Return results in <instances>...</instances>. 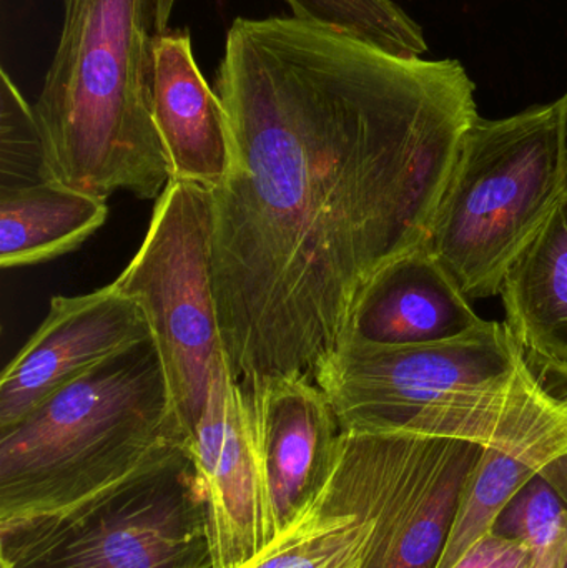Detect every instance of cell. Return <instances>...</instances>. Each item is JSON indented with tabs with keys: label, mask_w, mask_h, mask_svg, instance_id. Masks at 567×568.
I'll return each mask as SVG.
<instances>
[{
	"label": "cell",
	"mask_w": 567,
	"mask_h": 568,
	"mask_svg": "<svg viewBox=\"0 0 567 568\" xmlns=\"http://www.w3.org/2000/svg\"><path fill=\"white\" fill-rule=\"evenodd\" d=\"M215 92L213 287L239 383L313 379L369 282L425 243L478 116L458 60L402 59L298 17L235 19Z\"/></svg>",
	"instance_id": "1"
},
{
	"label": "cell",
	"mask_w": 567,
	"mask_h": 568,
	"mask_svg": "<svg viewBox=\"0 0 567 568\" xmlns=\"http://www.w3.org/2000/svg\"><path fill=\"white\" fill-rule=\"evenodd\" d=\"M173 0H62L55 55L33 105L45 180L107 200H159L172 166L153 116V40Z\"/></svg>",
	"instance_id": "2"
},
{
	"label": "cell",
	"mask_w": 567,
	"mask_h": 568,
	"mask_svg": "<svg viewBox=\"0 0 567 568\" xmlns=\"http://www.w3.org/2000/svg\"><path fill=\"white\" fill-rule=\"evenodd\" d=\"M179 444L189 436L149 337L0 429V526L59 513Z\"/></svg>",
	"instance_id": "3"
},
{
	"label": "cell",
	"mask_w": 567,
	"mask_h": 568,
	"mask_svg": "<svg viewBox=\"0 0 567 568\" xmlns=\"http://www.w3.org/2000/svg\"><path fill=\"white\" fill-rule=\"evenodd\" d=\"M555 364L526 351L506 324L443 343H343L313 374L342 430L413 433L489 447L535 409Z\"/></svg>",
	"instance_id": "4"
},
{
	"label": "cell",
	"mask_w": 567,
	"mask_h": 568,
	"mask_svg": "<svg viewBox=\"0 0 567 568\" xmlns=\"http://www.w3.org/2000/svg\"><path fill=\"white\" fill-rule=\"evenodd\" d=\"M566 192L563 99L508 119L478 115L459 143L426 250L469 301L496 296Z\"/></svg>",
	"instance_id": "5"
},
{
	"label": "cell",
	"mask_w": 567,
	"mask_h": 568,
	"mask_svg": "<svg viewBox=\"0 0 567 568\" xmlns=\"http://www.w3.org/2000/svg\"><path fill=\"white\" fill-rule=\"evenodd\" d=\"M2 568H213L209 510L186 444L166 447L113 486L0 526Z\"/></svg>",
	"instance_id": "6"
},
{
	"label": "cell",
	"mask_w": 567,
	"mask_h": 568,
	"mask_svg": "<svg viewBox=\"0 0 567 568\" xmlns=\"http://www.w3.org/2000/svg\"><path fill=\"white\" fill-rule=\"evenodd\" d=\"M209 190L172 180L156 200L136 255L113 282L142 310L186 436L202 419L223 354L213 287Z\"/></svg>",
	"instance_id": "7"
},
{
	"label": "cell",
	"mask_w": 567,
	"mask_h": 568,
	"mask_svg": "<svg viewBox=\"0 0 567 568\" xmlns=\"http://www.w3.org/2000/svg\"><path fill=\"white\" fill-rule=\"evenodd\" d=\"M483 449L448 437L342 430L328 489L340 509L375 520L363 568H436Z\"/></svg>",
	"instance_id": "8"
},
{
	"label": "cell",
	"mask_w": 567,
	"mask_h": 568,
	"mask_svg": "<svg viewBox=\"0 0 567 568\" xmlns=\"http://www.w3.org/2000/svg\"><path fill=\"white\" fill-rule=\"evenodd\" d=\"M189 450L205 489L213 568L243 566L282 529L265 457L225 353L213 367Z\"/></svg>",
	"instance_id": "9"
},
{
	"label": "cell",
	"mask_w": 567,
	"mask_h": 568,
	"mask_svg": "<svg viewBox=\"0 0 567 568\" xmlns=\"http://www.w3.org/2000/svg\"><path fill=\"white\" fill-rule=\"evenodd\" d=\"M149 337L142 310L113 283L80 296H53L45 320L2 371L0 429L90 367Z\"/></svg>",
	"instance_id": "10"
},
{
	"label": "cell",
	"mask_w": 567,
	"mask_h": 568,
	"mask_svg": "<svg viewBox=\"0 0 567 568\" xmlns=\"http://www.w3.org/2000/svg\"><path fill=\"white\" fill-rule=\"evenodd\" d=\"M239 384L265 457L280 529H285L328 483L342 429L312 377L266 376Z\"/></svg>",
	"instance_id": "11"
},
{
	"label": "cell",
	"mask_w": 567,
	"mask_h": 568,
	"mask_svg": "<svg viewBox=\"0 0 567 568\" xmlns=\"http://www.w3.org/2000/svg\"><path fill=\"white\" fill-rule=\"evenodd\" d=\"M160 27L153 40L152 102L172 180L215 190L232 169L225 109L193 57L189 29Z\"/></svg>",
	"instance_id": "12"
},
{
	"label": "cell",
	"mask_w": 567,
	"mask_h": 568,
	"mask_svg": "<svg viewBox=\"0 0 567 568\" xmlns=\"http://www.w3.org/2000/svg\"><path fill=\"white\" fill-rule=\"evenodd\" d=\"M485 323L423 243L369 282L343 343L422 346L458 339Z\"/></svg>",
	"instance_id": "13"
},
{
	"label": "cell",
	"mask_w": 567,
	"mask_h": 568,
	"mask_svg": "<svg viewBox=\"0 0 567 568\" xmlns=\"http://www.w3.org/2000/svg\"><path fill=\"white\" fill-rule=\"evenodd\" d=\"M566 449L567 369L518 430L483 449L436 568L455 567L479 539L493 532L519 490Z\"/></svg>",
	"instance_id": "14"
},
{
	"label": "cell",
	"mask_w": 567,
	"mask_h": 568,
	"mask_svg": "<svg viewBox=\"0 0 567 568\" xmlns=\"http://www.w3.org/2000/svg\"><path fill=\"white\" fill-rule=\"evenodd\" d=\"M499 294L513 337L567 369V192L513 260Z\"/></svg>",
	"instance_id": "15"
},
{
	"label": "cell",
	"mask_w": 567,
	"mask_h": 568,
	"mask_svg": "<svg viewBox=\"0 0 567 568\" xmlns=\"http://www.w3.org/2000/svg\"><path fill=\"white\" fill-rule=\"evenodd\" d=\"M107 216V200L49 180L0 190V266L37 265L73 252Z\"/></svg>",
	"instance_id": "16"
},
{
	"label": "cell",
	"mask_w": 567,
	"mask_h": 568,
	"mask_svg": "<svg viewBox=\"0 0 567 568\" xmlns=\"http://www.w3.org/2000/svg\"><path fill=\"white\" fill-rule=\"evenodd\" d=\"M375 520L336 506L328 483L259 556L236 568H363Z\"/></svg>",
	"instance_id": "17"
},
{
	"label": "cell",
	"mask_w": 567,
	"mask_h": 568,
	"mask_svg": "<svg viewBox=\"0 0 567 568\" xmlns=\"http://www.w3.org/2000/svg\"><path fill=\"white\" fill-rule=\"evenodd\" d=\"M293 17L320 23L389 55L423 59L428 52L422 26L393 0H285Z\"/></svg>",
	"instance_id": "18"
},
{
	"label": "cell",
	"mask_w": 567,
	"mask_h": 568,
	"mask_svg": "<svg viewBox=\"0 0 567 568\" xmlns=\"http://www.w3.org/2000/svg\"><path fill=\"white\" fill-rule=\"evenodd\" d=\"M495 530L518 539L533 568H567V507L541 477L519 490Z\"/></svg>",
	"instance_id": "19"
},
{
	"label": "cell",
	"mask_w": 567,
	"mask_h": 568,
	"mask_svg": "<svg viewBox=\"0 0 567 568\" xmlns=\"http://www.w3.org/2000/svg\"><path fill=\"white\" fill-rule=\"evenodd\" d=\"M45 182V150L33 106L2 70L0 89V190Z\"/></svg>",
	"instance_id": "20"
},
{
	"label": "cell",
	"mask_w": 567,
	"mask_h": 568,
	"mask_svg": "<svg viewBox=\"0 0 567 568\" xmlns=\"http://www.w3.org/2000/svg\"><path fill=\"white\" fill-rule=\"evenodd\" d=\"M453 568H533V560L518 539L493 530Z\"/></svg>",
	"instance_id": "21"
},
{
	"label": "cell",
	"mask_w": 567,
	"mask_h": 568,
	"mask_svg": "<svg viewBox=\"0 0 567 568\" xmlns=\"http://www.w3.org/2000/svg\"><path fill=\"white\" fill-rule=\"evenodd\" d=\"M539 477L555 490L556 496L567 507V449L553 459L545 469L539 473Z\"/></svg>",
	"instance_id": "22"
},
{
	"label": "cell",
	"mask_w": 567,
	"mask_h": 568,
	"mask_svg": "<svg viewBox=\"0 0 567 568\" xmlns=\"http://www.w3.org/2000/svg\"><path fill=\"white\" fill-rule=\"evenodd\" d=\"M563 99V122H565V150H566V169H567V90Z\"/></svg>",
	"instance_id": "23"
}]
</instances>
